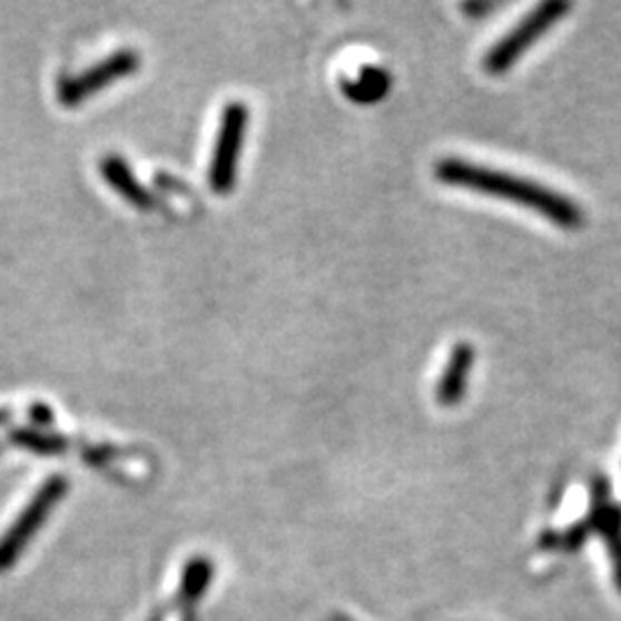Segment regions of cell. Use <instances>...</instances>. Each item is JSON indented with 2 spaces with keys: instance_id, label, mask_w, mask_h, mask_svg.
Segmentation results:
<instances>
[{
  "instance_id": "6da1fadb",
  "label": "cell",
  "mask_w": 621,
  "mask_h": 621,
  "mask_svg": "<svg viewBox=\"0 0 621 621\" xmlns=\"http://www.w3.org/2000/svg\"><path fill=\"white\" fill-rule=\"evenodd\" d=\"M435 176L444 185L513 200L564 230H578L584 221L580 205L573 198L504 170L479 166L465 159H442L435 166Z\"/></svg>"
},
{
  "instance_id": "7a4b0ae2",
  "label": "cell",
  "mask_w": 621,
  "mask_h": 621,
  "mask_svg": "<svg viewBox=\"0 0 621 621\" xmlns=\"http://www.w3.org/2000/svg\"><path fill=\"white\" fill-rule=\"evenodd\" d=\"M571 12V3L564 0H548V3L536 6L521 23H515L504 38L489 51L486 56V69L491 75H504L518 60L525 56L528 49H532L543 34L560 23Z\"/></svg>"
},
{
  "instance_id": "3957f363",
  "label": "cell",
  "mask_w": 621,
  "mask_h": 621,
  "mask_svg": "<svg viewBox=\"0 0 621 621\" xmlns=\"http://www.w3.org/2000/svg\"><path fill=\"white\" fill-rule=\"evenodd\" d=\"M67 489H69L67 479L62 474H53L42 483L38 493L32 495V500L10 525V530L0 536V573H6L21 558V552L32 541V536L38 534V530L47 523L49 513L65 497Z\"/></svg>"
},
{
  "instance_id": "277c9868",
  "label": "cell",
  "mask_w": 621,
  "mask_h": 621,
  "mask_svg": "<svg viewBox=\"0 0 621 621\" xmlns=\"http://www.w3.org/2000/svg\"><path fill=\"white\" fill-rule=\"evenodd\" d=\"M247 127H249L247 103L230 101L221 114L219 134L210 161V187L215 194L226 196L233 191L241 144H245L247 138Z\"/></svg>"
},
{
  "instance_id": "5b68a950",
  "label": "cell",
  "mask_w": 621,
  "mask_h": 621,
  "mask_svg": "<svg viewBox=\"0 0 621 621\" xmlns=\"http://www.w3.org/2000/svg\"><path fill=\"white\" fill-rule=\"evenodd\" d=\"M138 67H141V56L131 49H120L111 53L107 60L86 69L83 75L65 79L58 86V101L65 103V107H79V103H83L99 90L134 75Z\"/></svg>"
},
{
  "instance_id": "8992f818",
  "label": "cell",
  "mask_w": 621,
  "mask_h": 621,
  "mask_svg": "<svg viewBox=\"0 0 621 621\" xmlns=\"http://www.w3.org/2000/svg\"><path fill=\"white\" fill-rule=\"evenodd\" d=\"M590 534H599L608 548V555L614 569L617 590L621 592V504L610 500V483L597 476L592 483V509L586 518Z\"/></svg>"
},
{
  "instance_id": "52a82bcc",
  "label": "cell",
  "mask_w": 621,
  "mask_h": 621,
  "mask_svg": "<svg viewBox=\"0 0 621 621\" xmlns=\"http://www.w3.org/2000/svg\"><path fill=\"white\" fill-rule=\"evenodd\" d=\"M472 368H474V348H472V343L454 345L452 357H448V362L444 366V373L440 375L437 392H435L440 405L454 407V405H459L465 398Z\"/></svg>"
},
{
  "instance_id": "ba28073f",
  "label": "cell",
  "mask_w": 621,
  "mask_h": 621,
  "mask_svg": "<svg viewBox=\"0 0 621 621\" xmlns=\"http://www.w3.org/2000/svg\"><path fill=\"white\" fill-rule=\"evenodd\" d=\"M101 176L111 185V189H116L129 205L138 207V210H150L152 207L150 191L136 180L129 164L122 157H118V155L103 157Z\"/></svg>"
},
{
  "instance_id": "9c48e42d",
  "label": "cell",
  "mask_w": 621,
  "mask_h": 621,
  "mask_svg": "<svg viewBox=\"0 0 621 621\" xmlns=\"http://www.w3.org/2000/svg\"><path fill=\"white\" fill-rule=\"evenodd\" d=\"M10 442L21 448H28V452L45 454V456L60 454L67 448V442L60 435H49L42 431H34V428H14L10 433Z\"/></svg>"
},
{
  "instance_id": "30bf717a",
  "label": "cell",
  "mask_w": 621,
  "mask_h": 621,
  "mask_svg": "<svg viewBox=\"0 0 621 621\" xmlns=\"http://www.w3.org/2000/svg\"><path fill=\"white\" fill-rule=\"evenodd\" d=\"M207 580H210V564H205L203 560H196L194 564H189L187 573H185V582H183L185 597L196 599L203 592Z\"/></svg>"
},
{
  "instance_id": "8fae6325",
  "label": "cell",
  "mask_w": 621,
  "mask_h": 621,
  "mask_svg": "<svg viewBox=\"0 0 621 621\" xmlns=\"http://www.w3.org/2000/svg\"><path fill=\"white\" fill-rule=\"evenodd\" d=\"M30 417L34 424H51V410L47 405L34 403V407L30 410Z\"/></svg>"
},
{
  "instance_id": "7c38bea8",
  "label": "cell",
  "mask_w": 621,
  "mask_h": 621,
  "mask_svg": "<svg viewBox=\"0 0 621 621\" xmlns=\"http://www.w3.org/2000/svg\"><path fill=\"white\" fill-rule=\"evenodd\" d=\"M463 10H465V12H470V14H481V12L486 14V12L495 10V3H486V6H483V3H476V6H465Z\"/></svg>"
},
{
  "instance_id": "4fadbf2b",
  "label": "cell",
  "mask_w": 621,
  "mask_h": 621,
  "mask_svg": "<svg viewBox=\"0 0 621 621\" xmlns=\"http://www.w3.org/2000/svg\"><path fill=\"white\" fill-rule=\"evenodd\" d=\"M12 420V412L10 410H0V426L8 424Z\"/></svg>"
}]
</instances>
